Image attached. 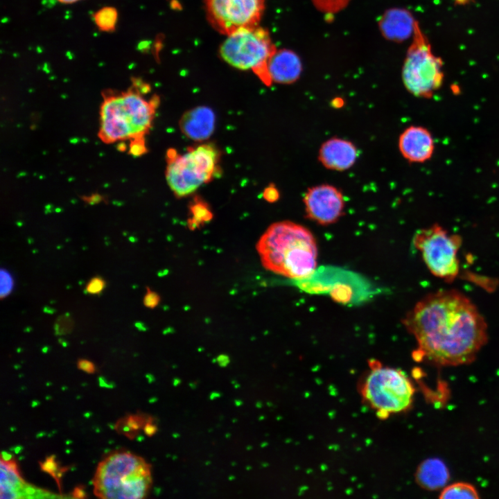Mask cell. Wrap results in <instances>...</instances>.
Instances as JSON below:
<instances>
[{"label":"cell","instance_id":"obj_21","mask_svg":"<svg viewBox=\"0 0 499 499\" xmlns=\"http://www.w3.org/2000/svg\"><path fill=\"white\" fill-rule=\"evenodd\" d=\"M93 17L96 25L100 30L112 32L116 28L118 12L115 8L106 6L96 11Z\"/></svg>","mask_w":499,"mask_h":499},{"label":"cell","instance_id":"obj_28","mask_svg":"<svg viewBox=\"0 0 499 499\" xmlns=\"http://www.w3.org/2000/svg\"><path fill=\"white\" fill-rule=\"evenodd\" d=\"M279 193L276 187L270 185L263 192V198L270 202H274L279 199Z\"/></svg>","mask_w":499,"mask_h":499},{"label":"cell","instance_id":"obj_32","mask_svg":"<svg viewBox=\"0 0 499 499\" xmlns=\"http://www.w3.org/2000/svg\"><path fill=\"white\" fill-rule=\"evenodd\" d=\"M98 382H99V385L103 387L113 388L114 387V384L112 385V383H109L102 376L98 378Z\"/></svg>","mask_w":499,"mask_h":499},{"label":"cell","instance_id":"obj_36","mask_svg":"<svg viewBox=\"0 0 499 499\" xmlns=\"http://www.w3.org/2000/svg\"><path fill=\"white\" fill-rule=\"evenodd\" d=\"M21 449H22V448L21 446H17L15 448V449H12V450H14L16 453H19V451L21 450Z\"/></svg>","mask_w":499,"mask_h":499},{"label":"cell","instance_id":"obj_15","mask_svg":"<svg viewBox=\"0 0 499 499\" xmlns=\"http://www.w3.org/2000/svg\"><path fill=\"white\" fill-rule=\"evenodd\" d=\"M216 115L207 106H198L184 112L180 119L182 132L195 141L209 139L215 129Z\"/></svg>","mask_w":499,"mask_h":499},{"label":"cell","instance_id":"obj_34","mask_svg":"<svg viewBox=\"0 0 499 499\" xmlns=\"http://www.w3.org/2000/svg\"><path fill=\"white\" fill-rule=\"evenodd\" d=\"M1 455V459L5 461H8L12 459V455L6 451H2Z\"/></svg>","mask_w":499,"mask_h":499},{"label":"cell","instance_id":"obj_31","mask_svg":"<svg viewBox=\"0 0 499 499\" xmlns=\"http://www.w3.org/2000/svg\"><path fill=\"white\" fill-rule=\"evenodd\" d=\"M73 497L74 498H85L86 497L85 493L83 489L77 487L73 492Z\"/></svg>","mask_w":499,"mask_h":499},{"label":"cell","instance_id":"obj_2","mask_svg":"<svg viewBox=\"0 0 499 499\" xmlns=\"http://www.w3.org/2000/svg\"><path fill=\"white\" fill-rule=\"evenodd\" d=\"M263 265L293 279L311 276L317 261V243L305 227L291 221L272 224L257 243Z\"/></svg>","mask_w":499,"mask_h":499},{"label":"cell","instance_id":"obj_38","mask_svg":"<svg viewBox=\"0 0 499 499\" xmlns=\"http://www.w3.org/2000/svg\"><path fill=\"white\" fill-rule=\"evenodd\" d=\"M84 415H85V417H90V416H89V415H90V413H89V412H87V413H85Z\"/></svg>","mask_w":499,"mask_h":499},{"label":"cell","instance_id":"obj_20","mask_svg":"<svg viewBox=\"0 0 499 499\" xmlns=\"http://www.w3.org/2000/svg\"><path fill=\"white\" fill-rule=\"evenodd\" d=\"M190 211L192 217L189 219L188 225L191 230L199 228L213 218V213L209 207L201 200H195L190 207Z\"/></svg>","mask_w":499,"mask_h":499},{"label":"cell","instance_id":"obj_22","mask_svg":"<svg viewBox=\"0 0 499 499\" xmlns=\"http://www.w3.org/2000/svg\"><path fill=\"white\" fill-rule=\"evenodd\" d=\"M317 7L324 11H337L342 8L349 0H313Z\"/></svg>","mask_w":499,"mask_h":499},{"label":"cell","instance_id":"obj_11","mask_svg":"<svg viewBox=\"0 0 499 499\" xmlns=\"http://www.w3.org/2000/svg\"><path fill=\"white\" fill-rule=\"evenodd\" d=\"M303 202L306 216L321 225L333 224L344 215V196L340 189L332 184H321L308 188Z\"/></svg>","mask_w":499,"mask_h":499},{"label":"cell","instance_id":"obj_37","mask_svg":"<svg viewBox=\"0 0 499 499\" xmlns=\"http://www.w3.org/2000/svg\"><path fill=\"white\" fill-rule=\"evenodd\" d=\"M38 404H39V403L37 401H33L32 403V406L35 407V406L37 405Z\"/></svg>","mask_w":499,"mask_h":499},{"label":"cell","instance_id":"obj_9","mask_svg":"<svg viewBox=\"0 0 499 499\" xmlns=\"http://www.w3.org/2000/svg\"><path fill=\"white\" fill-rule=\"evenodd\" d=\"M413 243L433 275L448 282L457 277L459 272L457 253L462 245L459 235L450 234L435 224L417 231Z\"/></svg>","mask_w":499,"mask_h":499},{"label":"cell","instance_id":"obj_6","mask_svg":"<svg viewBox=\"0 0 499 499\" xmlns=\"http://www.w3.org/2000/svg\"><path fill=\"white\" fill-rule=\"evenodd\" d=\"M412 37L402 68L403 83L415 97L430 98L443 85L444 62L433 53L430 43L417 21Z\"/></svg>","mask_w":499,"mask_h":499},{"label":"cell","instance_id":"obj_35","mask_svg":"<svg viewBox=\"0 0 499 499\" xmlns=\"http://www.w3.org/2000/svg\"><path fill=\"white\" fill-rule=\"evenodd\" d=\"M57 1H58L59 2L62 3H73L77 2L80 0H57Z\"/></svg>","mask_w":499,"mask_h":499},{"label":"cell","instance_id":"obj_18","mask_svg":"<svg viewBox=\"0 0 499 499\" xmlns=\"http://www.w3.org/2000/svg\"><path fill=\"white\" fill-rule=\"evenodd\" d=\"M449 478V471L446 464L437 458L423 462L416 473L418 484L428 490L443 489L446 486Z\"/></svg>","mask_w":499,"mask_h":499},{"label":"cell","instance_id":"obj_10","mask_svg":"<svg viewBox=\"0 0 499 499\" xmlns=\"http://www.w3.org/2000/svg\"><path fill=\"white\" fill-rule=\"evenodd\" d=\"M207 19L226 36L243 28L259 26L265 0H204Z\"/></svg>","mask_w":499,"mask_h":499},{"label":"cell","instance_id":"obj_4","mask_svg":"<svg viewBox=\"0 0 499 499\" xmlns=\"http://www.w3.org/2000/svg\"><path fill=\"white\" fill-rule=\"evenodd\" d=\"M151 482L150 466L129 452L115 453L101 462L94 478V493L104 498H142Z\"/></svg>","mask_w":499,"mask_h":499},{"label":"cell","instance_id":"obj_1","mask_svg":"<svg viewBox=\"0 0 499 499\" xmlns=\"http://www.w3.org/2000/svg\"><path fill=\"white\" fill-rule=\"evenodd\" d=\"M403 323L417 341L416 354L438 366L472 362L488 339L483 316L469 298L456 290L426 295Z\"/></svg>","mask_w":499,"mask_h":499},{"label":"cell","instance_id":"obj_3","mask_svg":"<svg viewBox=\"0 0 499 499\" xmlns=\"http://www.w3.org/2000/svg\"><path fill=\"white\" fill-rule=\"evenodd\" d=\"M149 91V85L139 81L126 91H105L98 132L104 143L145 139L160 103L157 95L145 96Z\"/></svg>","mask_w":499,"mask_h":499},{"label":"cell","instance_id":"obj_5","mask_svg":"<svg viewBox=\"0 0 499 499\" xmlns=\"http://www.w3.org/2000/svg\"><path fill=\"white\" fill-rule=\"evenodd\" d=\"M220 152L211 143L189 147L180 153L170 148L166 152V179L177 198L186 197L220 174Z\"/></svg>","mask_w":499,"mask_h":499},{"label":"cell","instance_id":"obj_19","mask_svg":"<svg viewBox=\"0 0 499 499\" xmlns=\"http://www.w3.org/2000/svg\"><path fill=\"white\" fill-rule=\"evenodd\" d=\"M442 499L479 498L476 488L467 482H456L444 487L439 496Z\"/></svg>","mask_w":499,"mask_h":499},{"label":"cell","instance_id":"obj_33","mask_svg":"<svg viewBox=\"0 0 499 499\" xmlns=\"http://www.w3.org/2000/svg\"><path fill=\"white\" fill-rule=\"evenodd\" d=\"M144 431L146 435L150 436V435H152L155 432V428L154 426L148 423L145 426Z\"/></svg>","mask_w":499,"mask_h":499},{"label":"cell","instance_id":"obj_29","mask_svg":"<svg viewBox=\"0 0 499 499\" xmlns=\"http://www.w3.org/2000/svg\"><path fill=\"white\" fill-rule=\"evenodd\" d=\"M77 365L79 369L88 374H93L96 370L94 363L86 359H79Z\"/></svg>","mask_w":499,"mask_h":499},{"label":"cell","instance_id":"obj_26","mask_svg":"<svg viewBox=\"0 0 499 499\" xmlns=\"http://www.w3.org/2000/svg\"><path fill=\"white\" fill-rule=\"evenodd\" d=\"M147 151L145 139H134L130 141L129 153L133 156H141Z\"/></svg>","mask_w":499,"mask_h":499},{"label":"cell","instance_id":"obj_17","mask_svg":"<svg viewBox=\"0 0 499 499\" xmlns=\"http://www.w3.org/2000/svg\"><path fill=\"white\" fill-rule=\"evenodd\" d=\"M415 22L410 11L403 8H393L381 17L379 27L385 38L401 42L412 36Z\"/></svg>","mask_w":499,"mask_h":499},{"label":"cell","instance_id":"obj_24","mask_svg":"<svg viewBox=\"0 0 499 499\" xmlns=\"http://www.w3.org/2000/svg\"><path fill=\"white\" fill-rule=\"evenodd\" d=\"M106 286V281L100 276L93 277L87 282L85 290L90 295H98L103 292Z\"/></svg>","mask_w":499,"mask_h":499},{"label":"cell","instance_id":"obj_14","mask_svg":"<svg viewBox=\"0 0 499 499\" xmlns=\"http://www.w3.org/2000/svg\"><path fill=\"white\" fill-rule=\"evenodd\" d=\"M1 498H52L49 491L34 487L21 477L14 459L5 461L1 458Z\"/></svg>","mask_w":499,"mask_h":499},{"label":"cell","instance_id":"obj_13","mask_svg":"<svg viewBox=\"0 0 499 499\" xmlns=\"http://www.w3.org/2000/svg\"><path fill=\"white\" fill-rule=\"evenodd\" d=\"M358 151L356 145L348 139L332 137L321 145L318 160L326 169L345 171L356 162Z\"/></svg>","mask_w":499,"mask_h":499},{"label":"cell","instance_id":"obj_25","mask_svg":"<svg viewBox=\"0 0 499 499\" xmlns=\"http://www.w3.org/2000/svg\"><path fill=\"white\" fill-rule=\"evenodd\" d=\"M161 297L158 293L146 288V292L143 297V305L148 308H155L159 304Z\"/></svg>","mask_w":499,"mask_h":499},{"label":"cell","instance_id":"obj_8","mask_svg":"<svg viewBox=\"0 0 499 499\" xmlns=\"http://www.w3.org/2000/svg\"><path fill=\"white\" fill-rule=\"evenodd\" d=\"M414 392L411 380L403 371L383 366L371 369L362 388L364 399L382 416L408 410Z\"/></svg>","mask_w":499,"mask_h":499},{"label":"cell","instance_id":"obj_16","mask_svg":"<svg viewBox=\"0 0 499 499\" xmlns=\"http://www.w3.org/2000/svg\"><path fill=\"white\" fill-rule=\"evenodd\" d=\"M268 70L272 82L292 84L300 77L302 66L292 51L277 49L268 61Z\"/></svg>","mask_w":499,"mask_h":499},{"label":"cell","instance_id":"obj_7","mask_svg":"<svg viewBox=\"0 0 499 499\" xmlns=\"http://www.w3.org/2000/svg\"><path fill=\"white\" fill-rule=\"evenodd\" d=\"M276 50L268 31L256 26L240 28L227 35L219 53L229 65L241 70H252L269 86L272 82L268 63Z\"/></svg>","mask_w":499,"mask_h":499},{"label":"cell","instance_id":"obj_27","mask_svg":"<svg viewBox=\"0 0 499 499\" xmlns=\"http://www.w3.org/2000/svg\"><path fill=\"white\" fill-rule=\"evenodd\" d=\"M55 456L52 455L46 459L43 463H40L41 469L56 479L58 471V465L54 459Z\"/></svg>","mask_w":499,"mask_h":499},{"label":"cell","instance_id":"obj_30","mask_svg":"<svg viewBox=\"0 0 499 499\" xmlns=\"http://www.w3.org/2000/svg\"><path fill=\"white\" fill-rule=\"evenodd\" d=\"M126 425H128L130 428L133 430H137L139 428V425L138 424L137 420H136L134 417H130L127 419Z\"/></svg>","mask_w":499,"mask_h":499},{"label":"cell","instance_id":"obj_23","mask_svg":"<svg viewBox=\"0 0 499 499\" xmlns=\"http://www.w3.org/2000/svg\"><path fill=\"white\" fill-rule=\"evenodd\" d=\"M1 299L10 295L12 290L14 281L11 274L4 269L1 270Z\"/></svg>","mask_w":499,"mask_h":499},{"label":"cell","instance_id":"obj_12","mask_svg":"<svg viewBox=\"0 0 499 499\" xmlns=\"http://www.w3.org/2000/svg\"><path fill=\"white\" fill-rule=\"evenodd\" d=\"M398 146L403 157L410 163H424L432 157L435 141L431 132L420 125H410L399 137Z\"/></svg>","mask_w":499,"mask_h":499}]
</instances>
